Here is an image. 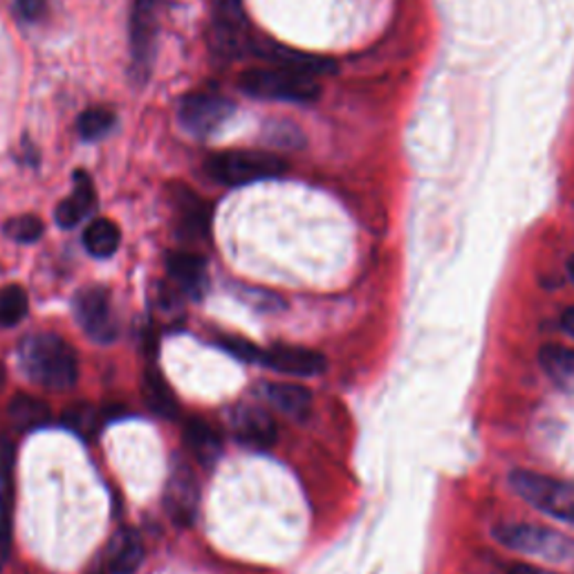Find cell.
<instances>
[{
	"instance_id": "6da1fadb",
	"label": "cell",
	"mask_w": 574,
	"mask_h": 574,
	"mask_svg": "<svg viewBox=\"0 0 574 574\" xmlns=\"http://www.w3.org/2000/svg\"><path fill=\"white\" fill-rule=\"evenodd\" d=\"M19 355L25 375L43 388L67 390L79 379L74 348L54 333H39L23 340Z\"/></svg>"
},
{
	"instance_id": "7a4b0ae2",
	"label": "cell",
	"mask_w": 574,
	"mask_h": 574,
	"mask_svg": "<svg viewBox=\"0 0 574 574\" xmlns=\"http://www.w3.org/2000/svg\"><path fill=\"white\" fill-rule=\"evenodd\" d=\"M207 171L220 185L244 187L283 176L288 164L265 150H227L209 157Z\"/></svg>"
},
{
	"instance_id": "3957f363",
	"label": "cell",
	"mask_w": 574,
	"mask_h": 574,
	"mask_svg": "<svg viewBox=\"0 0 574 574\" xmlns=\"http://www.w3.org/2000/svg\"><path fill=\"white\" fill-rule=\"evenodd\" d=\"M238 86L244 95L268 102H292V104H312L319 100L321 88L314 79L303 74H292L279 67H254L248 70Z\"/></svg>"
},
{
	"instance_id": "277c9868",
	"label": "cell",
	"mask_w": 574,
	"mask_h": 574,
	"mask_svg": "<svg viewBox=\"0 0 574 574\" xmlns=\"http://www.w3.org/2000/svg\"><path fill=\"white\" fill-rule=\"evenodd\" d=\"M510 482L516 494L532 508L559 521L574 523V482L554 480L532 471H514Z\"/></svg>"
},
{
	"instance_id": "5b68a950",
	"label": "cell",
	"mask_w": 574,
	"mask_h": 574,
	"mask_svg": "<svg viewBox=\"0 0 574 574\" xmlns=\"http://www.w3.org/2000/svg\"><path fill=\"white\" fill-rule=\"evenodd\" d=\"M497 539L514 552L545 561H563L574 552V543L570 539L536 525H503L497 530Z\"/></svg>"
},
{
	"instance_id": "8992f818",
	"label": "cell",
	"mask_w": 574,
	"mask_h": 574,
	"mask_svg": "<svg viewBox=\"0 0 574 574\" xmlns=\"http://www.w3.org/2000/svg\"><path fill=\"white\" fill-rule=\"evenodd\" d=\"M74 314H76V323L84 327V333L93 342L108 344L117 337V321L106 288L93 285L81 290L74 299Z\"/></svg>"
},
{
	"instance_id": "52a82bcc",
	"label": "cell",
	"mask_w": 574,
	"mask_h": 574,
	"mask_svg": "<svg viewBox=\"0 0 574 574\" xmlns=\"http://www.w3.org/2000/svg\"><path fill=\"white\" fill-rule=\"evenodd\" d=\"M211 45L222 56H238L244 48L250 50L242 0H213Z\"/></svg>"
},
{
	"instance_id": "ba28073f",
	"label": "cell",
	"mask_w": 574,
	"mask_h": 574,
	"mask_svg": "<svg viewBox=\"0 0 574 574\" xmlns=\"http://www.w3.org/2000/svg\"><path fill=\"white\" fill-rule=\"evenodd\" d=\"M200 503V484L194 473V469L176 460L171 467V476L167 480V489H164V510H167L169 519L180 525L189 528L196 521Z\"/></svg>"
},
{
	"instance_id": "9c48e42d",
	"label": "cell",
	"mask_w": 574,
	"mask_h": 574,
	"mask_svg": "<svg viewBox=\"0 0 574 574\" xmlns=\"http://www.w3.org/2000/svg\"><path fill=\"white\" fill-rule=\"evenodd\" d=\"M250 50L254 52V56L272 63L279 70H285V72H292V74H303V76H310V79L331 74V72L337 70L333 59L301 52L296 48H288V45L270 41V39L250 41Z\"/></svg>"
},
{
	"instance_id": "30bf717a",
	"label": "cell",
	"mask_w": 574,
	"mask_h": 574,
	"mask_svg": "<svg viewBox=\"0 0 574 574\" xmlns=\"http://www.w3.org/2000/svg\"><path fill=\"white\" fill-rule=\"evenodd\" d=\"M157 10L159 0H135L131 17V54L133 74L137 81H146L153 61L157 39Z\"/></svg>"
},
{
	"instance_id": "8fae6325",
	"label": "cell",
	"mask_w": 574,
	"mask_h": 574,
	"mask_svg": "<svg viewBox=\"0 0 574 574\" xmlns=\"http://www.w3.org/2000/svg\"><path fill=\"white\" fill-rule=\"evenodd\" d=\"M229 427L240 445L257 451L270 449L279 436L274 418L259 404H238L229 416Z\"/></svg>"
},
{
	"instance_id": "7c38bea8",
	"label": "cell",
	"mask_w": 574,
	"mask_h": 574,
	"mask_svg": "<svg viewBox=\"0 0 574 574\" xmlns=\"http://www.w3.org/2000/svg\"><path fill=\"white\" fill-rule=\"evenodd\" d=\"M231 115L233 104L218 95H191L180 106V122L196 137H207L216 133Z\"/></svg>"
},
{
	"instance_id": "4fadbf2b",
	"label": "cell",
	"mask_w": 574,
	"mask_h": 574,
	"mask_svg": "<svg viewBox=\"0 0 574 574\" xmlns=\"http://www.w3.org/2000/svg\"><path fill=\"white\" fill-rule=\"evenodd\" d=\"M261 364L292 377H314L325 371V357L301 346H272L263 351Z\"/></svg>"
},
{
	"instance_id": "5bb4252c",
	"label": "cell",
	"mask_w": 574,
	"mask_h": 574,
	"mask_svg": "<svg viewBox=\"0 0 574 574\" xmlns=\"http://www.w3.org/2000/svg\"><path fill=\"white\" fill-rule=\"evenodd\" d=\"M12 508H14V447H0V567L12 552Z\"/></svg>"
},
{
	"instance_id": "9a60e30c",
	"label": "cell",
	"mask_w": 574,
	"mask_h": 574,
	"mask_svg": "<svg viewBox=\"0 0 574 574\" xmlns=\"http://www.w3.org/2000/svg\"><path fill=\"white\" fill-rule=\"evenodd\" d=\"M95 205H97V194L91 176L86 171H76L74 191L70 194L67 200H63L56 207V222L65 229H72L95 209Z\"/></svg>"
},
{
	"instance_id": "2e32d148",
	"label": "cell",
	"mask_w": 574,
	"mask_h": 574,
	"mask_svg": "<svg viewBox=\"0 0 574 574\" xmlns=\"http://www.w3.org/2000/svg\"><path fill=\"white\" fill-rule=\"evenodd\" d=\"M171 281L189 296H200L207 288V261L194 252H174L167 257Z\"/></svg>"
},
{
	"instance_id": "e0dca14e",
	"label": "cell",
	"mask_w": 574,
	"mask_h": 574,
	"mask_svg": "<svg viewBox=\"0 0 574 574\" xmlns=\"http://www.w3.org/2000/svg\"><path fill=\"white\" fill-rule=\"evenodd\" d=\"M144 561L142 536L131 530H117L106 550V563L111 574H135Z\"/></svg>"
},
{
	"instance_id": "ac0fdd59",
	"label": "cell",
	"mask_w": 574,
	"mask_h": 574,
	"mask_svg": "<svg viewBox=\"0 0 574 574\" xmlns=\"http://www.w3.org/2000/svg\"><path fill=\"white\" fill-rule=\"evenodd\" d=\"M142 395L146 406L150 411L164 420H174L180 411L178 406V397L174 393V388L169 386L167 377H164L157 368H146L144 379H142Z\"/></svg>"
},
{
	"instance_id": "d6986e66",
	"label": "cell",
	"mask_w": 574,
	"mask_h": 574,
	"mask_svg": "<svg viewBox=\"0 0 574 574\" xmlns=\"http://www.w3.org/2000/svg\"><path fill=\"white\" fill-rule=\"evenodd\" d=\"M178 205V236L185 240H200L209 233V207L187 189L176 196Z\"/></svg>"
},
{
	"instance_id": "ffe728a7",
	"label": "cell",
	"mask_w": 574,
	"mask_h": 574,
	"mask_svg": "<svg viewBox=\"0 0 574 574\" xmlns=\"http://www.w3.org/2000/svg\"><path fill=\"white\" fill-rule=\"evenodd\" d=\"M268 401L292 420H305L312 411V393L305 386L283 382V384H268L265 388Z\"/></svg>"
},
{
	"instance_id": "44dd1931",
	"label": "cell",
	"mask_w": 574,
	"mask_h": 574,
	"mask_svg": "<svg viewBox=\"0 0 574 574\" xmlns=\"http://www.w3.org/2000/svg\"><path fill=\"white\" fill-rule=\"evenodd\" d=\"M8 416L12 420V427L21 434L36 431L50 425V406L34 395L19 393L12 397L8 406Z\"/></svg>"
},
{
	"instance_id": "7402d4cb",
	"label": "cell",
	"mask_w": 574,
	"mask_h": 574,
	"mask_svg": "<svg viewBox=\"0 0 574 574\" xmlns=\"http://www.w3.org/2000/svg\"><path fill=\"white\" fill-rule=\"evenodd\" d=\"M185 445L189 449V453L202 465V467H211L218 462L220 453H222V440L220 436L205 425L202 420H194L185 427Z\"/></svg>"
},
{
	"instance_id": "603a6c76",
	"label": "cell",
	"mask_w": 574,
	"mask_h": 574,
	"mask_svg": "<svg viewBox=\"0 0 574 574\" xmlns=\"http://www.w3.org/2000/svg\"><path fill=\"white\" fill-rule=\"evenodd\" d=\"M545 375L565 393H574V351L563 346H545L539 353Z\"/></svg>"
},
{
	"instance_id": "cb8c5ba5",
	"label": "cell",
	"mask_w": 574,
	"mask_h": 574,
	"mask_svg": "<svg viewBox=\"0 0 574 574\" xmlns=\"http://www.w3.org/2000/svg\"><path fill=\"white\" fill-rule=\"evenodd\" d=\"M122 233L119 227L108 218L93 220L84 231V248L95 259H108L119 250Z\"/></svg>"
},
{
	"instance_id": "d4e9b609",
	"label": "cell",
	"mask_w": 574,
	"mask_h": 574,
	"mask_svg": "<svg viewBox=\"0 0 574 574\" xmlns=\"http://www.w3.org/2000/svg\"><path fill=\"white\" fill-rule=\"evenodd\" d=\"M100 422H102V414L100 408L88 404V401H74L70 404L63 416H61V425L72 431L74 436H79L81 440H91L97 436L100 431Z\"/></svg>"
},
{
	"instance_id": "484cf974",
	"label": "cell",
	"mask_w": 574,
	"mask_h": 574,
	"mask_svg": "<svg viewBox=\"0 0 574 574\" xmlns=\"http://www.w3.org/2000/svg\"><path fill=\"white\" fill-rule=\"evenodd\" d=\"M30 310L28 292L21 285H8L0 290V327L19 325Z\"/></svg>"
},
{
	"instance_id": "4316f807",
	"label": "cell",
	"mask_w": 574,
	"mask_h": 574,
	"mask_svg": "<svg viewBox=\"0 0 574 574\" xmlns=\"http://www.w3.org/2000/svg\"><path fill=\"white\" fill-rule=\"evenodd\" d=\"M115 126V115L106 108H91L79 117V135L86 142L106 137Z\"/></svg>"
},
{
	"instance_id": "83f0119b",
	"label": "cell",
	"mask_w": 574,
	"mask_h": 574,
	"mask_svg": "<svg viewBox=\"0 0 574 574\" xmlns=\"http://www.w3.org/2000/svg\"><path fill=\"white\" fill-rule=\"evenodd\" d=\"M3 231L12 240L28 244V242H36L43 236V222L36 216H17L6 222Z\"/></svg>"
},
{
	"instance_id": "f1b7e54d",
	"label": "cell",
	"mask_w": 574,
	"mask_h": 574,
	"mask_svg": "<svg viewBox=\"0 0 574 574\" xmlns=\"http://www.w3.org/2000/svg\"><path fill=\"white\" fill-rule=\"evenodd\" d=\"M218 346H220L225 353L233 355L236 359H242V362H257V364H261V355H263V351H261L259 346H254L252 342H248V340H240V337H222V340H218Z\"/></svg>"
},
{
	"instance_id": "f546056e",
	"label": "cell",
	"mask_w": 574,
	"mask_h": 574,
	"mask_svg": "<svg viewBox=\"0 0 574 574\" xmlns=\"http://www.w3.org/2000/svg\"><path fill=\"white\" fill-rule=\"evenodd\" d=\"M17 10L25 21H39L45 12V0H17Z\"/></svg>"
},
{
	"instance_id": "4dcf8cb0",
	"label": "cell",
	"mask_w": 574,
	"mask_h": 574,
	"mask_svg": "<svg viewBox=\"0 0 574 574\" xmlns=\"http://www.w3.org/2000/svg\"><path fill=\"white\" fill-rule=\"evenodd\" d=\"M561 325H563V331L574 340V305L567 307V310L563 312V316H561Z\"/></svg>"
},
{
	"instance_id": "1f68e13d",
	"label": "cell",
	"mask_w": 574,
	"mask_h": 574,
	"mask_svg": "<svg viewBox=\"0 0 574 574\" xmlns=\"http://www.w3.org/2000/svg\"><path fill=\"white\" fill-rule=\"evenodd\" d=\"M508 574H554V572L543 567H532V565H514Z\"/></svg>"
},
{
	"instance_id": "d6a6232c",
	"label": "cell",
	"mask_w": 574,
	"mask_h": 574,
	"mask_svg": "<svg viewBox=\"0 0 574 574\" xmlns=\"http://www.w3.org/2000/svg\"><path fill=\"white\" fill-rule=\"evenodd\" d=\"M567 270H570V279L574 281V257L570 259V265H567Z\"/></svg>"
}]
</instances>
